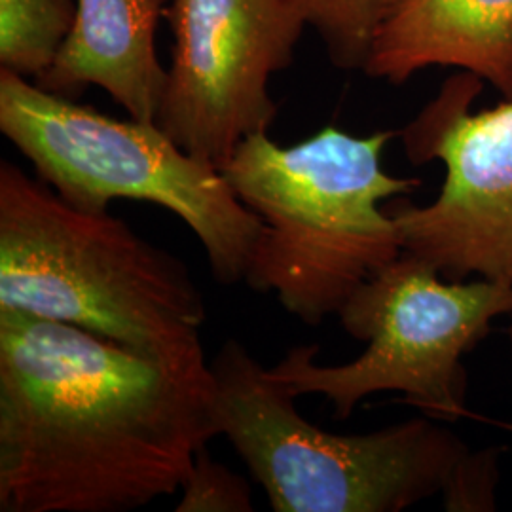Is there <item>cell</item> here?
<instances>
[{"mask_svg": "<svg viewBox=\"0 0 512 512\" xmlns=\"http://www.w3.org/2000/svg\"><path fill=\"white\" fill-rule=\"evenodd\" d=\"M217 437L205 365L0 310V512H129Z\"/></svg>", "mask_w": 512, "mask_h": 512, "instance_id": "cell-1", "label": "cell"}, {"mask_svg": "<svg viewBox=\"0 0 512 512\" xmlns=\"http://www.w3.org/2000/svg\"><path fill=\"white\" fill-rule=\"evenodd\" d=\"M0 310L90 330L124 348L205 365L203 294L181 258L109 211L65 202L0 164Z\"/></svg>", "mask_w": 512, "mask_h": 512, "instance_id": "cell-3", "label": "cell"}, {"mask_svg": "<svg viewBox=\"0 0 512 512\" xmlns=\"http://www.w3.org/2000/svg\"><path fill=\"white\" fill-rule=\"evenodd\" d=\"M482 82L465 71L448 78L399 133L412 164H444L437 200L421 207L395 200L385 209L404 253L442 277L512 283V99L471 112Z\"/></svg>", "mask_w": 512, "mask_h": 512, "instance_id": "cell-7", "label": "cell"}, {"mask_svg": "<svg viewBox=\"0 0 512 512\" xmlns=\"http://www.w3.org/2000/svg\"><path fill=\"white\" fill-rule=\"evenodd\" d=\"M507 336H509V346H511V359H512V325L507 329ZM497 425H501L503 429H507V431H511L512 433V423H497Z\"/></svg>", "mask_w": 512, "mask_h": 512, "instance_id": "cell-14", "label": "cell"}, {"mask_svg": "<svg viewBox=\"0 0 512 512\" xmlns=\"http://www.w3.org/2000/svg\"><path fill=\"white\" fill-rule=\"evenodd\" d=\"M429 67L475 74L512 99V0H401L363 73L401 86Z\"/></svg>", "mask_w": 512, "mask_h": 512, "instance_id": "cell-9", "label": "cell"}, {"mask_svg": "<svg viewBox=\"0 0 512 512\" xmlns=\"http://www.w3.org/2000/svg\"><path fill=\"white\" fill-rule=\"evenodd\" d=\"M217 435L275 512H401L440 495L446 511H494L499 450L473 452L444 421L423 416L365 435L313 425L238 340L209 363Z\"/></svg>", "mask_w": 512, "mask_h": 512, "instance_id": "cell-2", "label": "cell"}, {"mask_svg": "<svg viewBox=\"0 0 512 512\" xmlns=\"http://www.w3.org/2000/svg\"><path fill=\"white\" fill-rule=\"evenodd\" d=\"M177 512H253V490L247 478L213 458L202 448L181 486Z\"/></svg>", "mask_w": 512, "mask_h": 512, "instance_id": "cell-13", "label": "cell"}, {"mask_svg": "<svg viewBox=\"0 0 512 512\" xmlns=\"http://www.w3.org/2000/svg\"><path fill=\"white\" fill-rule=\"evenodd\" d=\"M0 131L65 202L86 211H109L112 200L165 207L198 236L219 283L245 279L262 220L219 167L158 124L112 118L0 69Z\"/></svg>", "mask_w": 512, "mask_h": 512, "instance_id": "cell-5", "label": "cell"}, {"mask_svg": "<svg viewBox=\"0 0 512 512\" xmlns=\"http://www.w3.org/2000/svg\"><path fill=\"white\" fill-rule=\"evenodd\" d=\"M173 48L156 124L222 169L277 116L272 74L287 69L308 23L289 0H169Z\"/></svg>", "mask_w": 512, "mask_h": 512, "instance_id": "cell-8", "label": "cell"}, {"mask_svg": "<svg viewBox=\"0 0 512 512\" xmlns=\"http://www.w3.org/2000/svg\"><path fill=\"white\" fill-rule=\"evenodd\" d=\"M169 0H76L73 31L38 88L74 99L97 86L129 116L154 122L167 69L156 55V27Z\"/></svg>", "mask_w": 512, "mask_h": 512, "instance_id": "cell-10", "label": "cell"}, {"mask_svg": "<svg viewBox=\"0 0 512 512\" xmlns=\"http://www.w3.org/2000/svg\"><path fill=\"white\" fill-rule=\"evenodd\" d=\"M512 313V283L450 281L404 253L372 275L338 311L342 329L366 342L346 365H317V346H298L268 368L293 397L323 395L336 420L382 391L403 393L423 416L450 423L469 416L463 357Z\"/></svg>", "mask_w": 512, "mask_h": 512, "instance_id": "cell-6", "label": "cell"}, {"mask_svg": "<svg viewBox=\"0 0 512 512\" xmlns=\"http://www.w3.org/2000/svg\"><path fill=\"white\" fill-rule=\"evenodd\" d=\"M76 19V0H0V69L35 80L46 73Z\"/></svg>", "mask_w": 512, "mask_h": 512, "instance_id": "cell-11", "label": "cell"}, {"mask_svg": "<svg viewBox=\"0 0 512 512\" xmlns=\"http://www.w3.org/2000/svg\"><path fill=\"white\" fill-rule=\"evenodd\" d=\"M397 131L355 137L321 129L294 147L268 133L243 139L220 171L241 202L262 220L245 283L275 294L302 323L317 327L365 281L403 255L385 200L421 186L382 169Z\"/></svg>", "mask_w": 512, "mask_h": 512, "instance_id": "cell-4", "label": "cell"}, {"mask_svg": "<svg viewBox=\"0 0 512 512\" xmlns=\"http://www.w3.org/2000/svg\"><path fill=\"white\" fill-rule=\"evenodd\" d=\"M323 40L330 63L344 71L365 67L370 46L401 0H289Z\"/></svg>", "mask_w": 512, "mask_h": 512, "instance_id": "cell-12", "label": "cell"}]
</instances>
